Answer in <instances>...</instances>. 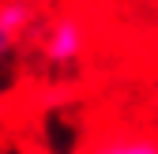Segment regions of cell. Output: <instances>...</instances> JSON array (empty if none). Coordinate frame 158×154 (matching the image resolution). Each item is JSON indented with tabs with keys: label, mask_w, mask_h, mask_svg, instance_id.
<instances>
[{
	"label": "cell",
	"mask_w": 158,
	"mask_h": 154,
	"mask_svg": "<svg viewBox=\"0 0 158 154\" xmlns=\"http://www.w3.org/2000/svg\"><path fill=\"white\" fill-rule=\"evenodd\" d=\"M83 154H158V136L151 132H113L90 143Z\"/></svg>",
	"instance_id": "7a4b0ae2"
},
{
	"label": "cell",
	"mask_w": 158,
	"mask_h": 154,
	"mask_svg": "<svg viewBox=\"0 0 158 154\" xmlns=\"http://www.w3.org/2000/svg\"><path fill=\"white\" fill-rule=\"evenodd\" d=\"M15 38L11 34H4V30H0V64H4V60H11V53H15Z\"/></svg>",
	"instance_id": "277c9868"
},
{
	"label": "cell",
	"mask_w": 158,
	"mask_h": 154,
	"mask_svg": "<svg viewBox=\"0 0 158 154\" xmlns=\"http://www.w3.org/2000/svg\"><path fill=\"white\" fill-rule=\"evenodd\" d=\"M83 49H87V26L79 23V19H72V15L56 19L45 30V38H42V56L49 64H56V68L75 64L79 56H83Z\"/></svg>",
	"instance_id": "6da1fadb"
},
{
	"label": "cell",
	"mask_w": 158,
	"mask_h": 154,
	"mask_svg": "<svg viewBox=\"0 0 158 154\" xmlns=\"http://www.w3.org/2000/svg\"><path fill=\"white\" fill-rule=\"evenodd\" d=\"M34 23H38V11L30 0H0V30L11 34L15 42H23L34 30Z\"/></svg>",
	"instance_id": "3957f363"
}]
</instances>
